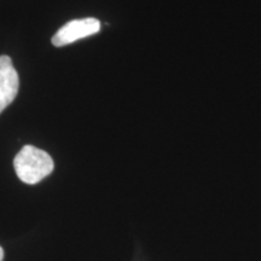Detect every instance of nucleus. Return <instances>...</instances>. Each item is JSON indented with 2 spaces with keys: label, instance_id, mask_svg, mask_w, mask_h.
<instances>
[{
  "label": "nucleus",
  "instance_id": "nucleus-1",
  "mask_svg": "<svg viewBox=\"0 0 261 261\" xmlns=\"http://www.w3.org/2000/svg\"><path fill=\"white\" fill-rule=\"evenodd\" d=\"M54 160L44 150L25 145L14 160L17 177L25 184H37L54 171Z\"/></svg>",
  "mask_w": 261,
  "mask_h": 261
},
{
  "label": "nucleus",
  "instance_id": "nucleus-2",
  "mask_svg": "<svg viewBox=\"0 0 261 261\" xmlns=\"http://www.w3.org/2000/svg\"><path fill=\"white\" fill-rule=\"evenodd\" d=\"M100 29V22L94 17L73 19L65 23L56 34L52 37V44L56 47L69 45L71 42L96 34Z\"/></svg>",
  "mask_w": 261,
  "mask_h": 261
},
{
  "label": "nucleus",
  "instance_id": "nucleus-3",
  "mask_svg": "<svg viewBox=\"0 0 261 261\" xmlns=\"http://www.w3.org/2000/svg\"><path fill=\"white\" fill-rule=\"evenodd\" d=\"M19 90V77L12 60L6 55L0 56V114L15 100Z\"/></svg>",
  "mask_w": 261,
  "mask_h": 261
},
{
  "label": "nucleus",
  "instance_id": "nucleus-4",
  "mask_svg": "<svg viewBox=\"0 0 261 261\" xmlns=\"http://www.w3.org/2000/svg\"><path fill=\"white\" fill-rule=\"evenodd\" d=\"M3 257H4V252H3L2 247H0V261H3Z\"/></svg>",
  "mask_w": 261,
  "mask_h": 261
}]
</instances>
